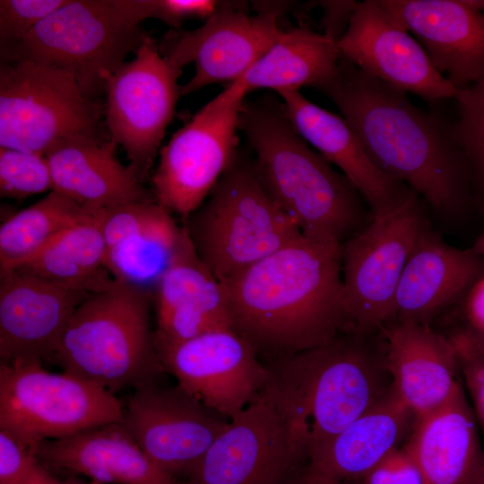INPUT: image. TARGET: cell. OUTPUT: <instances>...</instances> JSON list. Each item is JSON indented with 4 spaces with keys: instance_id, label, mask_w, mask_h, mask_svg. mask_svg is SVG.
<instances>
[{
    "instance_id": "cell-41",
    "label": "cell",
    "mask_w": 484,
    "mask_h": 484,
    "mask_svg": "<svg viewBox=\"0 0 484 484\" xmlns=\"http://www.w3.org/2000/svg\"><path fill=\"white\" fill-rule=\"evenodd\" d=\"M465 327L484 348V277L471 289L464 302Z\"/></svg>"
},
{
    "instance_id": "cell-3",
    "label": "cell",
    "mask_w": 484,
    "mask_h": 484,
    "mask_svg": "<svg viewBox=\"0 0 484 484\" xmlns=\"http://www.w3.org/2000/svg\"><path fill=\"white\" fill-rule=\"evenodd\" d=\"M264 364L265 389L307 458L394 390L382 331L344 332Z\"/></svg>"
},
{
    "instance_id": "cell-33",
    "label": "cell",
    "mask_w": 484,
    "mask_h": 484,
    "mask_svg": "<svg viewBox=\"0 0 484 484\" xmlns=\"http://www.w3.org/2000/svg\"><path fill=\"white\" fill-rule=\"evenodd\" d=\"M53 190L50 168L45 155L0 147V195L24 199Z\"/></svg>"
},
{
    "instance_id": "cell-34",
    "label": "cell",
    "mask_w": 484,
    "mask_h": 484,
    "mask_svg": "<svg viewBox=\"0 0 484 484\" xmlns=\"http://www.w3.org/2000/svg\"><path fill=\"white\" fill-rule=\"evenodd\" d=\"M69 0H1L0 55L16 48L46 17Z\"/></svg>"
},
{
    "instance_id": "cell-9",
    "label": "cell",
    "mask_w": 484,
    "mask_h": 484,
    "mask_svg": "<svg viewBox=\"0 0 484 484\" xmlns=\"http://www.w3.org/2000/svg\"><path fill=\"white\" fill-rule=\"evenodd\" d=\"M123 419L115 393L96 384L41 362L0 363V429L30 448Z\"/></svg>"
},
{
    "instance_id": "cell-4",
    "label": "cell",
    "mask_w": 484,
    "mask_h": 484,
    "mask_svg": "<svg viewBox=\"0 0 484 484\" xmlns=\"http://www.w3.org/2000/svg\"><path fill=\"white\" fill-rule=\"evenodd\" d=\"M238 130L255 151L264 187L304 237L342 245L363 228V197L297 133L283 105L244 99Z\"/></svg>"
},
{
    "instance_id": "cell-5",
    "label": "cell",
    "mask_w": 484,
    "mask_h": 484,
    "mask_svg": "<svg viewBox=\"0 0 484 484\" xmlns=\"http://www.w3.org/2000/svg\"><path fill=\"white\" fill-rule=\"evenodd\" d=\"M152 295L113 281L73 314L53 357L63 372L115 393L162 370L150 329Z\"/></svg>"
},
{
    "instance_id": "cell-11",
    "label": "cell",
    "mask_w": 484,
    "mask_h": 484,
    "mask_svg": "<svg viewBox=\"0 0 484 484\" xmlns=\"http://www.w3.org/2000/svg\"><path fill=\"white\" fill-rule=\"evenodd\" d=\"M246 95L238 81L231 82L160 150L151 177L153 196L184 220L203 203L237 155L238 114Z\"/></svg>"
},
{
    "instance_id": "cell-10",
    "label": "cell",
    "mask_w": 484,
    "mask_h": 484,
    "mask_svg": "<svg viewBox=\"0 0 484 484\" xmlns=\"http://www.w3.org/2000/svg\"><path fill=\"white\" fill-rule=\"evenodd\" d=\"M419 197L412 190L342 244L347 332L370 334L392 321L399 281L425 219Z\"/></svg>"
},
{
    "instance_id": "cell-16",
    "label": "cell",
    "mask_w": 484,
    "mask_h": 484,
    "mask_svg": "<svg viewBox=\"0 0 484 484\" xmlns=\"http://www.w3.org/2000/svg\"><path fill=\"white\" fill-rule=\"evenodd\" d=\"M282 31L276 10L249 15L219 4L203 26L169 31L158 45L160 54L177 67L194 64V76L181 87L185 96L209 84L240 79Z\"/></svg>"
},
{
    "instance_id": "cell-35",
    "label": "cell",
    "mask_w": 484,
    "mask_h": 484,
    "mask_svg": "<svg viewBox=\"0 0 484 484\" xmlns=\"http://www.w3.org/2000/svg\"><path fill=\"white\" fill-rule=\"evenodd\" d=\"M0 484H64L38 460L30 447L0 429Z\"/></svg>"
},
{
    "instance_id": "cell-27",
    "label": "cell",
    "mask_w": 484,
    "mask_h": 484,
    "mask_svg": "<svg viewBox=\"0 0 484 484\" xmlns=\"http://www.w3.org/2000/svg\"><path fill=\"white\" fill-rule=\"evenodd\" d=\"M414 420L412 411L393 390L311 453L306 474L354 484L405 442Z\"/></svg>"
},
{
    "instance_id": "cell-17",
    "label": "cell",
    "mask_w": 484,
    "mask_h": 484,
    "mask_svg": "<svg viewBox=\"0 0 484 484\" xmlns=\"http://www.w3.org/2000/svg\"><path fill=\"white\" fill-rule=\"evenodd\" d=\"M337 48L342 58L364 73L428 101L452 99L457 93L419 41L379 0L357 4Z\"/></svg>"
},
{
    "instance_id": "cell-18",
    "label": "cell",
    "mask_w": 484,
    "mask_h": 484,
    "mask_svg": "<svg viewBox=\"0 0 484 484\" xmlns=\"http://www.w3.org/2000/svg\"><path fill=\"white\" fill-rule=\"evenodd\" d=\"M90 294L19 270L0 276L1 363L52 362L73 314Z\"/></svg>"
},
{
    "instance_id": "cell-12",
    "label": "cell",
    "mask_w": 484,
    "mask_h": 484,
    "mask_svg": "<svg viewBox=\"0 0 484 484\" xmlns=\"http://www.w3.org/2000/svg\"><path fill=\"white\" fill-rule=\"evenodd\" d=\"M182 69L164 57L149 36L106 82L105 124L108 136L121 145L129 167L143 181L173 119Z\"/></svg>"
},
{
    "instance_id": "cell-22",
    "label": "cell",
    "mask_w": 484,
    "mask_h": 484,
    "mask_svg": "<svg viewBox=\"0 0 484 484\" xmlns=\"http://www.w3.org/2000/svg\"><path fill=\"white\" fill-rule=\"evenodd\" d=\"M381 331L394 390L415 419L441 407L462 385L448 335L413 322L391 321Z\"/></svg>"
},
{
    "instance_id": "cell-36",
    "label": "cell",
    "mask_w": 484,
    "mask_h": 484,
    "mask_svg": "<svg viewBox=\"0 0 484 484\" xmlns=\"http://www.w3.org/2000/svg\"><path fill=\"white\" fill-rule=\"evenodd\" d=\"M128 17L136 23L148 18L159 19L172 27H179L188 18H208L219 2L212 0H120Z\"/></svg>"
},
{
    "instance_id": "cell-28",
    "label": "cell",
    "mask_w": 484,
    "mask_h": 484,
    "mask_svg": "<svg viewBox=\"0 0 484 484\" xmlns=\"http://www.w3.org/2000/svg\"><path fill=\"white\" fill-rule=\"evenodd\" d=\"M341 55L337 43L324 33L307 26L283 30L273 46L238 80L246 93L271 89L278 93L316 90L336 74Z\"/></svg>"
},
{
    "instance_id": "cell-20",
    "label": "cell",
    "mask_w": 484,
    "mask_h": 484,
    "mask_svg": "<svg viewBox=\"0 0 484 484\" xmlns=\"http://www.w3.org/2000/svg\"><path fill=\"white\" fill-rule=\"evenodd\" d=\"M483 277L484 257L449 245L424 219L399 281L392 321L430 325Z\"/></svg>"
},
{
    "instance_id": "cell-8",
    "label": "cell",
    "mask_w": 484,
    "mask_h": 484,
    "mask_svg": "<svg viewBox=\"0 0 484 484\" xmlns=\"http://www.w3.org/2000/svg\"><path fill=\"white\" fill-rule=\"evenodd\" d=\"M103 119L105 104L88 98L70 73L26 57L0 58V147L45 155L75 135L109 137Z\"/></svg>"
},
{
    "instance_id": "cell-40",
    "label": "cell",
    "mask_w": 484,
    "mask_h": 484,
    "mask_svg": "<svg viewBox=\"0 0 484 484\" xmlns=\"http://www.w3.org/2000/svg\"><path fill=\"white\" fill-rule=\"evenodd\" d=\"M320 3L324 10V34L337 43L345 33L358 3L355 1H322Z\"/></svg>"
},
{
    "instance_id": "cell-42",
    "label": "cell",
    "mask_w": 484,
    "mask_h": 484,
    "mask_svg": "<svg viewBox=\"0 0 484 484\" xmlns=\"http://www.w3.org/2000/svg\"><path fill=\"white\" fill-rule=\"evenodd\" d=\"M302 484H352V483L335 480H332V479L318 476V475L305 474L302 480Z\"/></svg>"
},
{
    "instance_id": "cell-1",
    "label": "cell",
    "mask_w": 484,
    "mask_h": 484,
    "mask_svg": "<svg viewBox=\"0 0 484 484\" xmlns=\"http://www.w3.org/2000/svg\"><path fill=\"white\" fill-rule=\"evenodd\" d=\"M318 91L336 104L373 163L421 195L439 216L460 220L475 206L452 123L341 56L334 77Z\"/></svg>"
},
{
    "instance_id": "cell-2",
    "label": "cell",
    "mask_w": 484,
    "mask_h": 484,
    "mask_svg": "<svg viewBox=\"0 0 484 484\" xmlns=\"http://www.w3.org/2000/svg\"><path fill=\"white\" fill-rule=\"evenodd\" d=\"M341 246L301 235L220 282L231 329L264 362L347 332Z\"/></svg>"
},
{
    "instance_id": "cell-25",
    "label": "cell",
    "mask_w": 484,
    "mask_h": 484,
    "mask_svg": "<svg viewBox=\"0 0 484 484\" xmlns=\"http://www.w3.org/2000/svg\"><path fill=\"white\" fill-rule=\"evenodd\" d=\"M117 145L109 137L83 134L55 144L45 154L53 190L91 212L155 200L129 165L117 160Z\"/></svg>"
},
{
    "instance_id": "cell-15",
    "label": "cell",
    "mask_w": 484,
    "mask_h": 484,
    "mask_svg": "<svg viewBox=\"0 0 484 484\" xmlns=\"http://www.w3.org/2000/svg\"><path fill=\"white\" fill-rule=\"evenodd\" d=\"M163 370L203 405L231 420L265 389L269 371L231 328L212 330L157 351Z\"/></svg>"
},
{
    "instance_id": "cell-24",
    "label": "cell",
    "mask_w": 484,
    "mask_h": 484,
    "mask_svg": "<svg viewBox=\"0 0 484 484\" xmlns=\"http://www.w3.org/2000/svg\"><path fill=\"white\" fill-rule=\"evenodd\" d=\"M152 300L157 351L212 330L231 328L220 283L197 255L186 228Z\"/></svg>"
},
{
    "instance_id": "cell-19",
    "label": "cell",
    "mask_w": 484,
    "mask_h": 484,
    "mask_svg": "<svg viewBox=\"0 0 484 484\" xmlns=\"http://www.w3.org/2000/svg\"><path fill=\"white\" fill-rule=\"evenodd\" d=\"M379 1L457 90L484 75V13L466 0Z\"/></svg>"
},
{
    "instance_id": "cell-29",
    "label": "cell",
    "mask_w": 484,
    "mask_h": 484,
    "mask_svg": "<svg viewBox=\"0 0 484 484\" xmlns=\"http://www.w3.org/2000/svg\"><path fill=\"white\" fill-rule=\"evenodd\" d=\"M101 217L99 211L69 228L16 270L88 293L104 290L114 279L105 267Z\"/></svg>"
},
{
    "instance_id": "cell-43",
    "label": "cell",
    "mask_w": 484,
    "mask_h": 484,
    "mask_svg": "<svg viewBox=\"0 0 484 484\" xmlns=\"http://www.w3.org/2000/svg\"><path fill=\"white\" fill-rule=\"evenodd\" d=\"M470 250L473 254L484 257V233L475 240Z\"/></svg>"
},
{
    "instance_id": "cell-45",
    "label": "cell",
    "mask_w": 484,
    "mask_h": 484,
    "mask_svg": "<svg viewBox=\"0 0 484 484\" xmlns=\"http://www.w3.org/2000/svg\"><path fill=\"white\" fill-rule=\"evenodd\" d=\"M471 484H484V461L480 465Z\"/></svg>"
},
{
    "instance_id": "cell-6",
    "label": "cell",
    "mask_w": 484,
    "mask_h": 484,
    "mask_svg": "<svg viewBox=\"0 0 484 484\" xmlns=\"http://www.w3.org/2000/svg\"><path fill=\"white\" fill-rule=\"evenodd\" d=\"M184 226L220 282L302 235L264 187L253 160L237 155Z\"/></svg>"
},
{
    "instance_id": "cell-26",
    "label": "cell",
    "mask_w": 484,
    "mask_h": 484,
    "mask_svg": "<svg viewBox=\"0 0 484 484\" xmlns=\"http://www.w3.org/2000/svg\"><path fill=\"white\" fill-rule=\"evenodd\" d=\"M402 446L418 463L426 484H471L484 452L463 386L441 407L415 419Z\"/></svg>"
},
{
    "instance_id": "cell-23",
    "label": "cell",
    "mask_w": 484,
    "mask_h": 484,
    "mask_svg": "<svg viewBox=\"0 0 484 484\" xmlns=\"http://www.w3.org/2000/svg\"><path fill=\"white\" fill-rule=\"evenodd\" d=\"M279 94L297 133L341 170L359 192L372 216L385 214L406 200L412 189L385 175L373 163L343 117L316 106L299 91Z\"/></svg>"
},
{
    "instance_id": "cell-14",
    "label": "cell",
    "mask_w": 484,
    "mask_h": 484,
    "mask_svg": "<svg viewBox=\"0 0 484 484\" xmlns=\"http://www.w3.org/2000/svg\"><path fill=\"white\" fill-rule=\"evenodd\" d=\"M229 421L178 385L162 387L155 381L134 389L124 406L123 423L138 445L180 484Z\"/></svg>"
},
{
    "instance_id": "cell-38",
    "label": "cell",
    "mask_w": 484,
    "mask_h": 484,
    "mask_svg": "<svg viewBox=\"0 0 484 484\" xmlns=\"http://www.w3.org/2000/svg\"><path fill=\"white\" fill-rule=\"evenodd\" d=\"M161 208L156 200H151L102 210L101 232L106 251L141 230Z\"/></svg>"
},
{
    "instance_id": "cell-37",
    "label": "cell",
    "mask_w": 484,
    "mask_h": 484,
    "mask_svg": "<svg viewBox=\"0 0 484 484\" xmlns=\"http://www.w3.org/2000/svg\"><path fill=\"white\" fill-rule=\"evenodd\" d=\"M448 337L455 348L461 377L484 432V348L463 326L453 331Z\"/></svg>"
},
{
    "instance_id": "cell-39",
    "label": "cell",
    "mask_w": 484,
    "mask_h": 484,
    "mask_svg": "<svg viewBox=\"0 0 484 484\" xmlns=\"http://www.w3.org/2000/svg\"><path fill=\"white\" fill-rule=\"evenodd\" d=\"M358 482L359 484H426L418 463L402 445L391 451Z\"/></svg>"
},
{
    "instance_id": "cell-44",
    "label": "cell",
    "mask_w": 484,
    "mask_h": 484,
    "mask_svg": "<svg viewBox=\"0 0 484 484\" xmlns=\"http://www.w3.org/2000/svg\"><path fill=\"white\" fill-rule=\"evenodd\" d=\"M62 480H64V484H94L80 477H67Z\"/></svg>"
},
{
    "instance_id": "cell-30",
    "label": "cell",
    "mask_w": 484,
    "mask_h": 484,
    "mask_svg": "<svg viewBox=\"0 0 484 484\" xmlns=\"http://www.w3.org/2000/svg\"><path fill=\"white\" fill-rule=\"evenodd\" d=\"M95 212L52 190L10 216L0 226V276L22 266L61 233Z\"/></svg>"
},
{
    "instance_id": "cell-13",
    "label": "cell",
    "mask_w": 484,
    "mask_h": 484,
    "mask_svg": "<svg viewBox=\"0 0 484 484\" xmlns=\"http://www.w3.org/2000/svg\"><path fill=\"white\" fill-rule=\"evenodd\" d=\"M307 463L264 389L229 421L181 484H302Z\"/></svg>"
},
{
    "instance_id": "cell-21",
    "label": "cell",
    "mask_w": 484,
    "mask_h": 484,
    "mask_svg": "<svg viewBox=\"0 0 484 484\" xmlns=\"http://www.w3.org/2000/svg\"><path fill=\"white\" fill-rule=\"evenodd\" d=\"M31 450L59 479L80 477L94 484H180L143 453L123 421L42 441Z\"/></svg>"
},
{
    "instance_id": "cell-7",
    "label": "cell",
    "mask_w": 484,
    "mask_h": 484,
    "mask_svg": "<svg viewBox=\"0 0 484 484\" xmlns=\"http://www.w3.org/2000/svg\"><path fill=\"white\" fill-rule=\"evenodd\" d=\"M149 36L118 0H69L0 56L26 57L65 71L88 98L99 99L108 77Z\"/></svg>"
},
{
    "instance_id": "cell-32",
    "label": "cell",
    "mask_w": 484,
    "mask_h": 484,
    "mask_svg": "<svg viewBox=\"0 0 484 484\" xmlns=\"http://www.w3.org/2000/svg\"><path fill=\"white\" fill-rule=\"evenodd\" d=\"M453 134L468 165L475 206L484 210V75L458 90Z\"/></svg>"
},
{
    "instance_id": "cell-31",
    "label": "cell",
    "mask_w": 484,
    "mask_h": 484,
    "mask_svg": "<svg viewBox=\"0 0 484 484\" xmlns=\"http://www.w3.org/2000/svg\"><path fill=\"white\" fill-rule=\"evenodd\" d=\"M185 234L162 206L141 230L106 251L105 267L121 283L153 292L172 263Z\"/></svg>"
}]
</instances>
